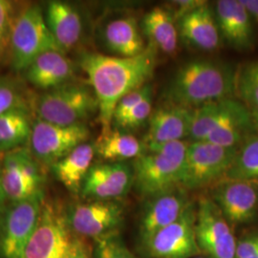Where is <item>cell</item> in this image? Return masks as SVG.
<instances>
[{
	"mask_svg": "<svg viewBox=\"0 0 258 258\" xmlns=\"http://www.w3.org/2000/svg\"><path fill=\"white\" fill-rule=\"evenodd\" d=\"M133 183V166L125 162H107L91 166L81 192L92 200H114L127 194Z\"/></svg>",
	"mask_w": 258,
	"mask_h": 258,
	"instance_id": "2e32d148",
	"label": "cell"
},
{
	"mask_svg": "<svg viewBox=\"0 0 258 258\" xmlns=\"http://www.w3.org/2000/svg\"><path fill=\"white\" fill-rule=\"evenodd\" d=\"M179 37L186 45L213 52L221 44V36L213 8L208 2L177 21Z\"/></svg>",
	"mask_w": 258,
	"mask_h": 258,
	"instance_id": "ffe728a7",
	"label": "cell"
},
{
	"mask_svg": "<svg viewBox=\"0 0 258 258\" xmlns=\"http://www.w3.org/2000/svg\"><path fill=\"white\" fill-rule=\"evenodd\" d=\"M194 133L224 148H239L258 126L243 102L236 98L224 99L200 106L194 113Z\"/></svg>",
	"mask_w": 258,
	"mask_h": 258,
	"instance_id": "277c9868",
	"label": "cell"
},
{
	"mask_svg": "<svg viewBox=\"0 0 258 258\" xmlns=\"http://www.w3.org/2000/svg\"><path fill=\"white\" fill-rule=\"evenodd\" d=\"M240 2L248 12L253 25H258V0H240Z\"/></svg>",
	"mask_w": 258,
	"mask_h": 258,
	"instance_id": "8d00e7d4",
	"label": "cell"
},
{
	"mask_svg": "<svg viewBox=\"0 0 258 258\" xmlns=\"http://www.w3.org/2000/svg\"><path fill=\"white\" fill-rule=\"evenodd\" d=\"M225 179L258 182V133L241 145Z\"/></svg>",
	"mask_w": 258,
	"mask_h": 258,
	"instance_id": "83f0119b",
	"label": "cell"
},
{
	"mask_svg": "<svg viewBox=\"0 0 258 258\" xmlns=\"http://www.w3.org/2000/svg\"><path fill=\"white\" fill-rule=\"evenodd\" d=\"M89 135L90 131L84 122L58 125L37 119L33 122L29 149L40 164L52 166L84 144Z\"/></svg>",
	"mask_w": 258,
	"mask_h": 258,
	"instance_id": "30bf717a",
	"label": "cell"
},
{
	"mask_svg": "<svg viewBox=\"0 0 258 258\" xmlns=\"http://www.w3.org/2000/svg\"><path fill=\"white\" fill-rule=\"evenodd\" d=\"M188 143L184 141L151 144L134 159V186L148 198L182 187L184 157Z\"/></svg>",
	"mask_w": 258,
	"mask_h": 258,
	"instance_id": "5b68a950",
	"label": "cell"
},
{
	"mask_svg": "<svg viewBox=\"0 0 258 258\" xmlns=\"http://www.w3.org/2000/svg\"><path fill=\"white\" fill-rule=\"evenodd\" d=\"M49 51L64 53L47 26L43 10L39 5L28 6L17 15L13 25L9 44L11 65L17 71H25L37 56Z\"/></svg>",
	"mask_w": 258,
	"mask_h": 258,
	"instance_id": "8992f818",
	"label": "cell"
},
{
	"mask_svg": "<svg viewBox=\"0 0 258 258\" xmlns=\"http://www.w3.org/2000/svg\"><path fill=\"white\" fill-rule=\"evenodd\" d=\"M207 1H202V0H182V1H173L170 2L171 4V9H168L173 18L176 20V22L184 17V15L192 12L195 9L201 7L204 4H206Z\"/></svg>",
	"mask_w": 258,
	"mask_h": 258,
	"instance_id": "e575fe53",
	"label": "cell"
},
{
	"mask_svg": "<svg viewBox=\"0 0 258 258\" xmlns=\"http://www.w3.org/2000/svg\"><path fill=\"white\" fill-rule=\"evenodd\" d=\"M67 215L78 235L95 240L118 232L123 222V208L114 200H92L75 205Z\"/></svg>",
	"mask_w": 258,
	"mask_h": 258,
	"instance_id": "5bb4252c",
	"label": "cell"
},
{
	"mask_svg": "<svg viewBox=\"0 0 258 258\" xmlns=\"http://www.w3.org/2000/svg\"><path fill=\"white\" fill-rule=\"evenodd\" d=\"M95 152L107 162H124L136 159L147 151L143 141H140L128 131L113 127L101 132L94 144Z\"/></svg>",
	"mask_w": 258,
	"mask_h": 258,
	"instance_id": "484cf974",
	"label": "cell"
},
{
	"mask_svg": "<svg viewBox=\"0 0 258 258\" xmlns=\"http://www.w3.org/2000/svg\"><path fill=\"white\" fill-rule=\"evenodd\" d=\"M16 18L14 3L0 0V63L6 50L9 49L10 37Z\"/></svg>",
	"mask_w": 258,
	"mask_h": 258,
	"instance_id": "d6a6232c",
	"label": "cell"
},
{
	"mask_svg": "<svg viewBox=\"0 0 258 258\" xmlns=\"http://www.w3.org/2000/svg\"><path fill=\"white\" fill-rule=\"evenodd\" d=\"M195 234L199 249L211 258H236L237 242L220 210L204 197L196 210Z\"/></svg>",
	"mask_w": 258,
	"mask_h": 258,
	"instance_id": "7c38bea8",
	"label": "cell"
},
{
	"mask_svg": "<svg viewBox=\"0 0 258 258\" xmlns=\"http://www.w3.org/2000/svg\"><path fill=\"white\" fill-rule=\"evenodd\" d=\"M237 151L238 148H224L207 141L188 143L182 187L199 189L225 179Z\"/></svg>",
	"mask_w": 258,
	"mask_h": 258,
	"instance_id": "ba28073f",
	"label": "cell"
},
{
	"mask_svg": "<svg viewBox=\"0 0 258 258\" xmlns=\"http://www.w3.org/2000/svg\"><path fill=\"white\" fill-rule=\"evenodd\" d=\"M192 108L165 102L152 111L148 120V130L143 140L146 146L180 142L189 137Z\"/></svg>",
	"mask_w": 258,
	"mask_h": 258,
	"instance_id": "e0dca14e",
	"label": "cell"
},
{
	"mask_svg": "<svg viewBox=\"0 0 258 258\" xmlns=\"http://www.w3.org/2000/svg\"><path fill=\"white\" fill-rule=\"evenodd\" d=\"M44 175L40 163L30 149L19 148L3 153L0 161V185L6 200L18 202L41 190Z\"/></svg>",
	"mask_w": 258,
	"mask_h": 258,
	"instance_id": "8fae6325",
	"label": "cell"
},
{
	"mask_svg": "<svg viewBox=\"0 0 258 258\" xmlns=\"http://www.w3.org/2000/svg\"><path fill=\"white\" fill-rule=\"evenodd\" d=\"M211 199L230 224L254 220L258 212V182L224 180L212 188Z\"/></svg>",
	"mask_w": 258,
	"mask_h": 258,
	"instance_id": "9a60e30c",
	"label": "cell"
},
{
	"mask_svg": "<svg viewBox=\"0 0 258 258\" xmlns=\"http://www.w3.org/2000/svg\"><path fill=\"white\" fill-rule=\"evenodd\" d=\"M38 119L58 125L83 122L99 111L92 88L81 83H67L43 93L37 100Z\"/></svg>",
	"mask_w": 258,
	"mask_h": 258,
	"instance_id": "52a82bcc",
	"label": "cell"
},
{
	"mask_svg": "<svg viewBox=\"0 0 258 258\" xmlns=\"http://www.w3.org/2000/svg\"><path fill=\"white\" fill-rule=\"evenodd\" d=\"M190 202L181 187L150 198L140 222V237L144 245L168 225L175 222Z\"/></svg>",
	"mask_w": 258,
	"mask_h": 258,
	"instance_id": "d6986e66",
	"label": "cell"
},
{
	"mask_svg": "<svg viewBox=\"0 0 258 258\" xmlns=\"http://www.w3.org/2000/svg\"><path fill=\"white\" fill-rule=\"evenodd\" d=\"M41 190L11 204L0 220V250L5 258H21L37 228L42 202Z\"/></svg>",
	"mask_w": 258,
	"mask_h": 258,
	"instance_id": "9c48e42d",
	"label": "cell"
},
{
	"mask_svg": "<svg viewBox=\"0 0 258 258\" xmlns=\"http://www.w3.org/2000/svg\"><path fill=\"white\" fill-rule=\"evenodd\" d=\"M150 94H152V86L151 84L148 83L143 87L128 93L123 98H121L114 111L112 126L119 123L130 111Z\"/></svg>",
	"mask_w": 258,
	"mask_h": 258,
	"instance_id": "836d02e7",
	"label": "cell"
},
{
	"mask_svg": "<svg viewBox=\"0 0 258 258\" xmlns=\"http://www.w3.org/2000/svg\"><path fill=\"white\" fill-rule=\"evenodd\" d=\"M237 72L221 60L197 58L182 65L166 86L165 101L189 108L235 98Z\"/></svg>",
	"mask_w": 258,
	"mask_h": 258,
	"instance_id": "7a4b0ae2",
	"label": "cell"
},
{
	"mask_svg": "<svg viewBox=\"0 0 258 258\" xmlns=\"http://www.w3.org/2000/svg\"><path fill=\"white\" fill-rule=\"evenodd\" d=\"M83 238L70 227L62 205L44 198L37 228L21 258L90 257Z\"/></svg>",
	"mask_w": 258,
	"mask_h": 258,
	"instance_id": "3957f363",
	"label": "cell"
},
{
	"mask_svg": "<svg viewBox=\"0 0 258 258\" xmlns=\"http://www.w3.org/2000/svg\"><path fill=\"white\" fill-rule=\"evenodd\" d=\"M106 48L117 56L132 57L142 54L146 49L138 22L132 17H122L109 21L102 32Z\"/></svg>",
	"mask_w": 258,
	"mask_h": 258,
	"instance_id": "603a6c76",
	"label": "cell"
},
{
	"mask_svg": "<svg viewBox=\"0 0 258 258\" xmlns=\"http://www.w3.org/2000/svg\"><path fill=\"white\" fill-rule=\"evenodd\" d=\"M142 27L149 41L148 45L157 53L175 55L179 33L177 22L169 10L162 6L150 10L143 18Z\"/></svg>",
	"mask_w": 258,
	"mask_h": 258,
	"instance_id": "cb8c5ba5",
	"label": "cell"
},
{
	"mask_svg": "<svg viewBox=\"0 0 258 258\" xmlns=\"http://www.w3.org/2000/svg\"><path fill=\"white\" fill-rule=\"evenodd\" d=\"M16 108H28L21 86L14 80L0 78V115Z\"/></svg>",
	"mask_w": 258,
	"mask_h": 258,
	"instance_id": "4dcf8cb0",
	"label": "cell"
},
{
	"mask_svg": "<svg viewBox=\"0 0 258 258\" xmlns=\"http://www.w3.org/2000/svg\"><path fill=\"white\" fill-rule=\"evenodd\" d=\"M92 258H137L115 232L94 240Z\"/></svg>",
	"mask_w": 258,
	"mask_h": 258,
	"instance_id": "f546056e",
	"label": "cell"
},
{
	"mask_svg": "<svg viewBox=\"0 0 258 258\" xmlns=\"http://www.w3.org/2000/svg\"><path fill=\"white\" fill-rule=\"evenodd\" d=\"M196 210L190 203L184 213L172 224L154 234L145 245L152 258H191L199 249L195 234Z\"/></svg>",
	"mask_w": 258,
	"mask_h": 258,
	"instance_id": "4fadbf2b",
	"label": "cell"
},
{
	"mask_svg": "<svg viewBox=\"0 0 258 258\" xmlns=\"http://www.w3.org/2000/svg\"><path fill=\"white\" fill-rule=\"evenodd\" d=\"M24 72L28 83L48 91L70 83L75 64L64 53L49 51L37 56Z\"/></svg>",
	"mask_w": 258,
	"mask_h": 258,
	"instance_id": "44dd1931",
	"label": "cell"
},
{
	"mask_svg": "<svg viewBox=\"0 0 258 258\" xmlns=\"http://www.w3.org/2000/svg\"><path fill=\"white\" fill-rule=\"evenodd\" d=\"M236 96L248 108L258 126V60L248 62L238 70Z\"/></svg>",
	"mask_w": 258,
	"mask_h": 258,
	"instance_id": "f1b7e54d",
	"label": "cell"
},
{
	"mask_svg": "<svg viewBox=\"0 0 258 258\" xmlns=\"http://www.w3.org/2000/svg\"><path fill=\"white\" fill-rule=\"evenodd\" d=\"M88 258H90V257H88Z\"/></svg>",
	"mask_w": 258,
	"mask_h": 258,
	"instance_id": "ab89813d",
	"label": "cell"
},
{
	"mask_svg": "<svg viewBox=\"0 0 258 258\" xmlns=\"http://www.w3.org/2000/svg\"><path fill=\"white\" fill-rule=\"evenodd\" d=\"M157 52L151 46L132 57L85 53L81 56L80 66L99 103V120L102 132L112 128L114 111L128 93L148 84L155 69Z\"/></svg>",
	"mask_w": 258,
	"mask_h": 258,
	"instance_id": "6da1fadb",
	"label": "cell"
},
{
	"mask_svg": "<svg viewBox=\"0 0 258 258\" xmlns=\"http://www.w3.org/2000/svg\"><path fill=\"white\" fill-rule=\"evenodd\" d=\"M152 111V94H150L130 111L119 123L113 125V127L128 132L131 130H136L148 121Z\"/></svg>",
	"mask_w": 258,
	"mask_h": 258,
	"instance_id": "1f68e13d",
	"label": "cell"
},
{
	"mask_svg": "<svg viewBox=\"0 0 258 258\" xmlns=\"http://www.w3.org/2000/svg\"><path fill=\"white\" fill-rule=\"evenodd\" d=\"M251 258H258V254H257V255H255V256H253V257H251Z\"/></svg>",
	"mask_w": 258,
	"mask_h": 258,
	"instance_id": "f35d334b",
	"label": "cell"
},
{
	"mask_svg": "<svg viewBox=\"0 0 258 258\" xmlns=\"http://www.w3.org/2000/svg\"><path fill=\"white\" fill-rule=\"evenodd\" d=\"M95 154L94 144L80 145L52 166L54 175L69 191L79 194L82 190L85 177L93 166Z\"/></svg>",
	"mask_w": 258,
	"mask_h": 258,
	"instance_id": "d4e9b609",
	"label": "cell"
},
{
	"mask_svg": "<svg viewBox=\"0 0 258 258\" xmlns=\"http://www.w3.org/2000/svg\"><path fill=\"white\" fill-rule=\"evenodd\" d=\"M6 201V198H5V195L2 191V188H1V185H0V220L2 218V215L4 213V202Z\"/></svg>",
	"mask_w": 258,
	"mask_h": 258,
	"instance_id": "74e56055",
	"label": "cell"
},
{
	"mask_svg": "<svg viewBox=\"0 0 258 258\" xmlns=\"http://www.w3.org/2000/svg\"><path fill=\"white\" fill-rule=\"evenodd\" d=\"M258 254V235L239 240L236 245V258H251Z\"/></svg>",
	"mask_w": 258,
	"mask_h": 258,
	"instance_id": "d590c367",
	"label": "cell"
},
{
	"mask_svg": "<svg viewBox=\"0 0 258 258\" xmlns=\"http://www.w3.org/2000/svg\"><path fill=\"white\" fill-rule=\"evenodd\" d=\"M47 26L65 54L73 49L83 35V19L74 5L50 1L44 12Z\"/></svg>",
	"mask_w": 258,
	"mask_h": 258,
	"instance_id": "7402d4cb",
	"label": "cell"
},
{
	"mask_svg": "<svg viewBox=\"0 0 258 258\" xmlns=\"http://www.w3.org/2000/svg\"><path fill=\"white\" fill-rule=\"evenodd\" d=\"M214 15L222 38L238 51H248L254 44V25L240 0H219Z\"/></svg>",
	"mask_w": 258,
	"mask_h": 258,
	"instance_id": "ac0fdd59",
	"label": "cell"
},
{
	"mask_svg": "<svg viewBox=\"0 0 258 258\" xmlns=\"http://www.w3.org/2000/svg\"><path fill=\"white\" fill-rule=\"evenodd\" d=\"M33 122L28 108H16L0 115V154L22 148L30 140Z\"/></svg>",
	"mask_w": 258,
	"mask_h": 258,
	"instance_id": "4316f807",
	"label": "cell"
}]
</instances>
